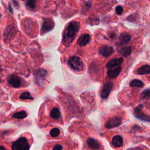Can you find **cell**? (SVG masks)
<instances>
[{"label": "cell", "instance_id": "cell-1", "mask_svg": "<svg viewBox=\"0 0 150 150\" xmlns=\"http://www.w3.org/2000/svg\"><path fill=\"white\" fill-rule=\"evenodd\" d=\"M80 23L77 21H71L68 23L63 34L62 43L65 46H69L75 39L79 30Z\"/></svg>", "mask_w": 150, "mask_h": 150}, {"label": "cell", "instance_id": "cell-2", "mask_svg": "<svg viewBox=\"0 0 150 150\" xmlns=\"http://www.w3.org/2000/svg\"><path fill=\"white\" fill-rule=\"evenodd\" d=\"M12 150H29V144L26 138L21 137L12 144Z\"/></svg>", "mask_w": 150, "mask_h": 150}, {"label": "cell", "instance_id": "cell-3", "mask_svg": "<svg viewBox=\"0 0 150 150\" xmlns=\"http://www.w3.org/2000/svg\"><path fill=\"white\" fill-rule=\"evenodd\" d=\"M68 64L74 71H81L84 67V64L81 59L77 56H72L68 60Z\"/></svg>", "mask_w": 150, "mask_h": 150}, {"label": "cell", "instance_id": "cell-4", "mask_svg": "<svg viewBox=\"0 0 150 150\" xmlns=\"http://www.w3.org/2000/svg\"><path fill=\"white\" fill-rule=\"evenodd\" d=\"M46 75L47 71L44 69L41 68L36 71L35 73V81L38 86H42L43 85Z\"/></svg>", "mask_w": 150, "mask_h": 150}, {"label": "cell", "instance_id": "cell-5", "mask_svg": "<svg viewBox=\"0 0 150 150\" xmlns=\"http://www.w3.org/2000/svg\"><path fill=\"white\" fill-rule=\"evenodd\" d=\"M54 26V22L52 19H49V18L44 19L42 23L40 32L42 34L46 33L49 31L52 30Z\"/></svg>", "mask_w": 150, "mask_h": 150}, {"label": "cell", "instance_id": "cell-6", "mask_svg": "<svg viewBox=\"0 0 150 150\" xmlns=\"http://www.w3.org/2000/svg\"><path fill=\"white\" fill-rule=\"evenodd\" d=\"M142 105H139L138 107H137L134 109V114L136 117L138 118H139L142 120L146 121L148 122H150V116L145 114L142 111Z\"/></svg>", "mask_w": 150, "mask_h": 150}, {"label": "cell", "instance_id": "cell-7", "mask_svg": "<svg viewBox=\"0 0 150 150\" xmlns=\"http://www.w3.org/2000/svg\"><path fill=\"white\" fill-rule=\"evenodd\" d=\"M7 81L8 83L13 87H19L21 86L22 84L21 79L15 75H12L8 77Z\"/></svg>", "mask_w": 150, "mask_h": 150}, {"label": "cell", "instance_id": "cell-8", "mask_svg": "<svg viewBox=\"0 0 150 150\" xmlns=\"http://www.w3.org/2000/svg\"><path fill=\"white\" fill-rule=\"evenodd\" d=\"M122 122V120L120 117H113L110 118L106 123H105V127L107 128H112L115 127H117L121 124Z\"/></svg>", "mask_w": 150, "mask_h": 150}, {"label": "cell", "instance_id": "cell-9", "mask_svg": "<svg viewBox=\"0 0 150 150\" xmlns=\"http://www.w3.org/2000/svg\"><path fill=\"white\" fill-rule=\"evenodd\" d=\"M15 34H16L15 28L12 25H10V26H8L5 29L4 34V37L5 39L10 40L11 39H12V38L14 37Z\"/></svg>", "mask_w": 150, "mask_h": 150}, {"label": "cell", "instance_id": "cell-10", "mask_svg": "<svg viewBox=\"0 0 150 150\" xmlns=\"http://www.w3.org/2000/svg\"><path fill=\"white\" fill-rule=\"evenodd\" d=\"M112 86H113V84L111 81H109V82H107L103 87V90H102V92H101V97L102 98H107L111 90H112Z\"/></svg>", "mask_w": 150, "mask_h": 150}, {"label": "cell", "instance_id": "cell-11", "mask_svg": "<svg viewBox=\"0 0 150 150\" xmlns=\"http://www.w3.org/2000/svg\"><path fill=\"white\" fill-rule=\"evenodd\" d=\"M114 52V49L112 46H103L99 49V53L103 57H107L110 56Z\"/></svg>", "mask_w": 150, "mask_h": 150}, {"label": "cell", "instance_id": "cell-12", "mask_svg": "<svg viewBox=\"0 0 150 150\" xmlns=\"http://www.w3.org/2000/svg\"><path fill=\"white\" fill-rule=\"evenodd\" d=\"M123 58L122 57H119V58H114L111 60H110L106 65V67L108 69L113 68L115 66H117L118 65H120L123 62Z\"/></svg>", "mask_w": 150, "mask_h": 150}, {"label": "cell", "instance_id": "cell-13", "mask_svg": "<svg viewBox=\"0 0 150 150\" xmlns=\"http://www.w3.org/2000/svg\"><path fill=\"white\" fill-rule=\"evenodd\" d=\"M90 35L87 33L81 35L77 40V43L80 46H84L87 45L90 41Z\"/></svg>", "mask_w": 150, "mask_h": 150}, {"label": "cell", "instance_id": "cell-14", "mask_svg": "<svg viewBox=\"0 0 150 150\" xmlns=\"http://www.w3.org/2000/svg\"><path fill=\"white\" fill-rule=\"evenodd\" d=\"M111 143L114 147H117V148L120 147L123 144V139L121 136L118 135H115L112 138Z\"/></svg>", "mask_w": 150, "mask_h": 150}, {"label": "cell", "instance_id": "cell-15", "mask_svg": "<svg viewBox=\"0 0 150 150\" xmlns=\"http://www.w3.org/2000/svg\"><path fill=\"white\" fill-rule=\"evenodd\" d=\"M121 66H118L117 67H116L115 69H113V70H108L107 71V76L109 77H111V78H113V79H115L116 77H117V76L120 74L121 71Z\"/></svg>", "mask_w": 150, "mask_h": 150}, {"label": "cell", "instance_id": "cell-16", "mask_svg": "<svg viewBox=\"0 0 150 150\" xmlns=\"http://www.w3.org/2000/svg\"><path fill=\"white\" fill-rule=\"evenodd\" d=\"M131 40V36L128 34L122 33L118 38V43L120 45H125L128 43Z\"/></svg>", "mask_w": 150, "mask_h": 150}, {"label": "cell", "instance_id": "cell-17", "mask_svg": "<svg viewBox=\"0 0 150 150\" xmlns=\"http://www.w3.org/2000/svg\"><path fill=\"white\" fill-rule=\"evenodd\" d=\"M137 74L139 75H144L150 74V65H144L137 69Z\"/></svg>", "mask_w": 150, "mask_h": 150}, {"label": "cell", "instance_id": "cell-18", "mask_svg": "<svg viewBox=\"0 0 150 150\" xmlns=\"http://www.w3.org/2000/svg\"><path fill=\"white\" fill-rule=\"evenodd\" d=\"M87 142L88 145L91 148L97 149H99L100 147V145L99 143L96 139H94V138H89L87 139Z\"/></svg>", "mask_w": 150, "mask_h": 150}, {"label": "cell", "instance_id": "cell-19", "mask_svg": "<svg viewBox=\"0 0 150 150\" xmlns=\"http://www.w3.org/2000/svg\"><path fill=\"white\" fill-rule=\"evenodd\" d=\"M60 111L57 107H54L50 112V117L54 120H57L60 117Z\"/></svg>", "mask_w": 150, "mask_h": 150}, {"label": "cell", "instance_id": "cell-20", "mask_svg": "<svg viewBox=\"0 0 150 150\" xmlns=\"http://www.w3.org/2000/svg\"><path fill=\"white\" fill-rule=\"evenodd\" d=\"M26 116H27L26 112L24 110H22V111H18L16 113H14L12 115V117L16 119H23L25 117H26Z\"/></svg>", "mask_w": 150, "mask_h": 150}, {"label": "cell", "instance_id": "cell-21", "mask_svg": "<svg viewBox=\"0 0 150 150\" xmlns=\"http://www.w3.org/2000/svg\"><path fill=\"white\" fill-rule=\"evenodd\" d=\"M144 85V83L139 79H134L129 83V86L132 87H142Z\"/></svg>", "mask_w": 150, "mask_h": 150}, {"label": "cell", "instance_id": "cell-22", "mask_svg": "<svg viewBox=\"0 0 150 150\" xmlns=\"http://www.w3.org/2000/svg\"><path fill=\"white\" fill-rule=\"evenodd\" d=\"M32 27V22L31 20L29 19H26L24 23V29L25 32H26L27 33H29L31 30Z\"/></svg>", "mask_w": 150, "mask_h": 150}, {"label": "cell", "instance_id": "cell-23", "mask_svg": "<svg viewBox=\"0 0 150 150\" xmlns=\"http://www.w3.org/2000/svg\"><path fill=\"white\" fill-rule=\"evenodd\" d=\"M132 52V47L131 46H125L122 47L120 53L121 54H122L125 57L128 56Z\"/></svg>", "mask_w": 150, "mask_h": 150}, {"label": "cell", "instance_id": "cell-24", "mask_svg": "<svg viewBox=\"0 0 150 150\" xmlns=\"http://www.w3.org/2000/svg\"><path fill=\"white\" fill-rule=\"evenodd\" d=\"M36 5V0H27L26 2V7L31 10H33L35 8Z\"/></svg>", "mask_w": 150, "mask_h": 150}, {"label": "cell", "instance_id": "cell-25", "mask_svg": "<svg viewBox=\"0 0 150 150\" xmlns=\"http://www.w3.org/2000/svg\"><path fill=\"white\" fill-rule=\"evenodd\" d=\"M19 98L21 100H33V98L32 97V96L28 91H25L22 93L20 95Z\"/></svg>", "mask_w": 150, "mask_h": 150}, {"label": "cell", "instance_id": "cell-26", "mask_svg": "<svg viewBox=\"0 0 150 150\" xmlns=\"http://www.w3.org/2000/svg\"><path fill=\"white\" fill-rule=\"evenodd\" d=\"M60 133V131L59 128H54L52 129L50 131V135L53 137V138H56L59 135Z\"/></svg>", "mask_w": 150, "mask_h": 150}, {"label": "cell", "instance_id": "cell-27", "mask_svg": "<svg viewBox=\"0 0 150 150\" xmlns=\"http://www.w3.org/2000/svg\"><path fill=\"white\" fill-rule=\"evenodd\" d=\"M141 98L142 99L149 98H150V88L144 90L141 94Z\"/></svg>", "mask_w": 150, "mask_h": 150}, {"label": "cell", "instance_id": "cell-28", "mask_svg": "<svg viewBox=\"0 0 150 150\" xmlns=\"http://www.w3.org/2000/svg\"><path fill=\"white\" fill-rule=\"evenodd\" d=\"M115 12H116V13L118 15H120L123 12V8H122L121 6L120 5H118L116 8H115Z\"/></svg>", "mask_w": 150, "mask_h": 150}, {"label": "cell", "instance_id": "cell-29", "mask_svg": "<svg viewBox=\"0 0 150 150\" xmlns=\"http://www.w3.org/2000/svg\"><path fill=\"white\" fill-rule=\"evenodd\" d=\"M53 150H63V146L60 144H57L53 146Z\"/></svg>", "mask_w": 150, "mask_h": 150}, {"label": "cell", "instance_id": "cell-30", "mask_svg": "<svg viewBox=\"0 0 150 150\" xmlns=\"http://www.w3.org/2000/svg\"><path fill=\"white\" fill-rule=\"evenodd\" d=\"M0 150H7L5 147L2 146H0Z\"/></svg>", "mask_w": 150, "mask_h": 150}, {"label": "cell", "instance_id": "cell-31", "mask_svg": "<svg viewBox=\"0 0 150 150\" xmlns=\"http://www.w3.org/2000/svg\"><path fill=\"white\" fill-rule=\"evenodd\" d=\"M0 17H1V14H0Z\"/></svg>", "mask_w": 150, "mask_h": 150}]
</instances>
